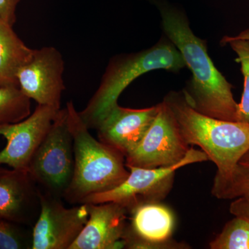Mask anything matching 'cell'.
<instances>
[{
  "instance_id": "cell-3",
  "label": "cell",
  "mask_w": 249,
  "mask_h": 249,
  "mask_svg": "<svg viewBox=\"0 0 249 249\" xmlns=\"http://www.w3.org/2000/svg\"><path fill=\"white\" fill-rule=\"evenodd\" d=\"M186 67L179 51L165 36L150 48L112 57L98 89L85 109L79 111L80 117L88 128L96 129L118 104L123 91L139 77L157 70L177 73Z\"/></svg>"
},
{
  "instance_id": "cell-11",
  "label": "cell",
  "mask_w": 249,
  "mask_h": 249,
  "mask_svg": "<svg viewBox=\"0 0 249 249\" xmlns=\"http://www.w3.org/2000/svg\"><path fill=\"white\" fill-rule=\"evenodd\" d=\"M59 110L37 105L34 112L24 120L0 124V137L7 142L6 147L0 151V165L27 170L31 158L48 133Z\"/></svg>"
},
{
  "instance_id": "cell-19",
  "label": "cell",
  "mask_w": 249,
  "mask_h": 249,
  "mask_svg": "<svg viewBox=\"0 0 249 249\" xmlns=\"http://www.w3.org/2000/svg\"><path fill=\"white\" fill-rule=\"evenodd\" d=\"M230 45L237 54L235 61L241 65V72L244 77V89L241 102L238 103L237 121L249 124V40H232L224 36L221 45Z\"/></svg>"
},
{
  "instance_id": "cell-4",
  "label": "cell",
  "mask_w": 249,
  "mask_h": 249,
  "mask_svg": "<svg viewBox=\"0 0 249 249\" xmlns=\"http://www.w3.org/2000/svg\"><path fill=\"white\" fill-rule=\"evenodd\" d=\"M163 101L173 111L181 134L190 145H197L224 175L249 150V124L214 119L190 106L182 91H170Z\"/></svg>"
},
{
  "instance_id": "cell-7",
  "label": "cell",
  "mask_w": 249,
  "mask_h": 249,
  "mask_svg": "<svg viewBox=\"0 0 249 249\" xmlns=\"http://www.w3.org/2000/svg\"><path fill=\"white\" fill-rule=\"evenodd\" d=\"M142 142L125 157V165L157 168L178 164L191 147L183 138L173 111L164 101Z\"/></svg>"
},
{
  "instance_id": "cell-12",
  "label": "cell",
  "mask_w": 249,
  "mask_h": 249,
  "mask_svg": "<svg viewBox=\"0 0 249 249\" xmlns=\"http://www.w3.org/2000/svg\"><path fill=\"white\" fill-rule=\"evenodd\" d=\"M40 209V189L28 170L0 167V219L33 227Z\"/></svg>"
},
{
  "instance_id": "cell-24",
  "label": "cell",
  "mask_w": 249,
  "mask_h": 249,
  "mask_svg": "<svg viewBox=\"0 0 249 249\" xmlns=\"http://www.w3.org/2000/svg\"><path fill=\"white\" fill-rule=\"evenodd\" d=\"M239 162H245V163H249V150L245 155L242 157L240 161Z\"/></svg>"
},
{
  "instance_id": "cell-9",
  "label": "cell",
  "mask_w": 249,
  "mask_h": 249,
  "mask_svg": "<svg viewBox=\"0 0 249 249\" xmlns=\"http://www.w3.org/2000/svg\"><path fill=\"white\" fill-rule=\"evenodd\" d=\"M65 62L61 53L48 46L34 49L31 58L18 71L19 89L37 105L60 109L65 91Z\"/></svg>"
},
{
  "instance_id": "cell-14",
  "label": "cell",
  "mask_w": 249,
  "mask_h": 249,
  "mask_svg": "<svg viewBox=\"0 0 249 249\" xmlns=\"http://www.w3.org/2000/svg\"><path fill=\"white\" fill-rule=\"evenodd\" d=\"M89 218L70 249H124L127 210L119 203L87 204Z\"/></svg>"
},
{
  "instance_id": "cell-6",
  "label": "cell",
  "mask_w": 249,
  "mask_h": 249,
  "mask_svg": "<svg viewBox=\"0 0 249 249\" xmlns=\"http://www.w3.org/2000/svg\"><path fill=\"white\" fill-rule=\"evenodd\" d=\"M207 160L208 156L202 150L191 147L183 160L172 166L157 168L127 166L129 174L124 182L111 191L86 198L83 204L119 203L128 212L136 205L160 202L171 191L177 170Z\"/></svg>"
},
{
  "instance_id": "cell-1",
  "label": "cell",
  "mask_w": 249,
  "mask_h": 249,
  "mask_svg": "<svg viewBox=\"0 0 249 249\" xmlns=\"http://www.w3.org/2000/svg\"><path fill=\"white\" fill-rule=\"evenodd\" d=\"M160 9L165 36L179 51L192 73L183 90L190 106L210 117L237 121L238 103L234 99L232 85L214 66L206 41L193 34L181 11L168 6Z\"/></svg>"
},
{
  "instance_id": "cell-20",
  "label": "cell",
  "mask_w": 249,
  "mask_h": 249,
  "mask_svg": "<svg viewBox=\"0 0 249 249\" xmlns=\"http://www.w3.org/2000/svg\"><path fill=\"white\" fill-rule=\"evenodd\" d=\"M0 219V249H32V231Z\"/></svg>"
},
{
  "instance_id": "cell-2",
  "label": "cell",
  "mask_w": 249,
  "mask_h": 249,
  "mask_svg": "<svg viewBox=\"0 0 249 249\" xmlns=\"http://www.w3.org/2000/svg\"><path fill=\"white\" fill-rule=\"evenodd\" d=\"M65 108L73 139L75 166L63 199L70 204H81L90 196L119 186L127 178L129 170L122 154L93 138L73 101H69Z\"/></svg>"
},
{
  "instance_id": "cell-16",
  "label": "cell",
  "mask_w": 249,
  "mask_h": 249,
  "mask_svg": "<svg viewBox=\"0 0 249 249\" xmlns=\"http://www.w3.org/2000/svg\"><path fill=\"white\" fill-rule=\"evenodd\" d=\"M211 193L219 199L249 197V163L238 162L229 173H216Z\"/></svg>"
},
{
  "instance_id": "cell-23",
  "label": "cell",
  "mask_w": 249,
  "mask_h": 249,
  "mask_svg": "<svg viewBox=\"0 0 249 249\" xmlns=\"http://www.w3.org/2000/svg\"><path fill=\"white\" fill-rule=\"evenodd\" d=\"M229 37L232 40H249V29H246V30L242 31L239 35L234 36V37H231V36H229Z\"/></svg>"
},
{
  "instance_id": "cell-18",
  "label": "cell",
  "mask_w": 249,
  "mask_h": 249,
  "mask_svg": "<svg viewBox=\"0 0 249 249\" xmlns=\"http://www.w3.org/2000/svg\"><path fill=\"white\" fill-rule=\"evenodd\" d=\"M211 249H249V219L235 216L228 222L222 232L210 242Z\"/></svg>"
},
{
  "instance_id": "cell-22",
  "label": "cell",
  "mask_w": 249,
  "mask_h": 249,
  "mask_svg": "<svg viewBox=\"0 0 249 249\" xmlns=\"http://www.w3.org/2000/svg\"><path fill=\"white\" fill-rule=\"evenodd\" d=\"M230 213L234 216H245L249 219V197L235 199L230 206Z\"/></svg>"
},
{
  "instance_id": "cell-10",
  "label": "cell",
  "mask_w": 249,
  "mask_h": 249,
  "mask_svg": "<svg viewBox=\"0 0 249 249\" xmlns=\"http://www.w3.org/2000/svg\"><path fill=\"white\" fill-rule=\"evenodd\" d=\"M129 222L123 236L124 249H186L172 239L175 225L172 210L160 202L136 205L128 210Z\"/></svg>"
},
{
  "instance_id": "cell-8",
  "label": "cell",
  "mask_w": 249,
  "mask_h": 249,
  "mask_svg": "<svg viewBox=\"0 0 249 249\" xmlns=\"http://www.w3.org/2000/svg\"><path fill=\"white\" fill-rule=\"evenodd\" d=\"M40 214L32 229V249H70L88 222V205L66 208L62 199L40 189Z\"/></svg>"
},
{
  "instance_id": "cell-21",
  "label": "cell",
  "mask_w": 249,
  "mask_h": 249,
  "mask_svg": "<svg viewBox=\"0 0 249 249\" xmlns=\"http://www.w3.org/2000/svg\"><path fill=\"white\" fill-rule=\"evenodd\" d=\"M20 0H0V18L11 26L16 21V9Z\"/></svg>"
},
{
  "instance_id": "cell-15",
  "label": "cell",
  "mask_w": 249,
  "mask_h": 249,
  "mask_svg": "<svg viewBox=\"0 0 249 249\" xmlns=\"http://www.w3.org/2000/svg\"><path fill=\"white\" fill-rule=\"evenodd\" d=\"M34 49L28 47L12 26L0 18V86H18L17 73L31 58Z\"/></svg>"
},
{
  "instance_id": "cell-13",
  "label": "cell",
  "mask_w": 249,
  "mask_h": 249,
  "mask_svg": "<svg viewBox=\"0 0 249 249\" xmlns=\"http://www.w3.org/2000/svg\"><path fill=\"white\" fill-rule=\"evenodd\" d=\"M159 108V104L144 109H130L116 105L96 129L98 140L125 157L142 142Z\"/></svg>"
},
{
  "instance_id": "cell-17",
  "label": "cell",
  "mask_w": 249,
  "mask_h": 249,
  "mask_svg": "<svg viewBox=\"0 0 249 249\" xmlns=\"http://www.w3.org/2000/svg\"><path fill=\"white\" fill-rule=\"evenodd\" d=\"M31 114V99L18 86H0V124H16Z\"/></svg>"
},
{
  "instance_id": "cell-5",
  "label": "cell",
  "mask_w": 249,
  "mask_h": 249,
  "mask_svg": "<svg viewBox=\"0 0 249 249\" xmlns=\"http://www.w3.org/2000/svg\"><path fill=\"white\" fill-rule=\"evenodd\" d=\"M74 166L73 139L64 108L58 111L27 170L41 191L63 199L73 178Z\"/></svg>"
}]
</instances>
